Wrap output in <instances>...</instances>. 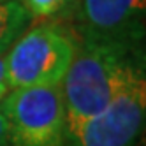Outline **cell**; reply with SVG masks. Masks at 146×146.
<instances>
[{
  "mask_svg": "<svg viewBox=\"0 0 146 146\" xmlns=\"http://www.w3.org/2000/svg\"><path fill=\"white\" fill-rule=\"evenodd\" d=\"M134 72L137 69L125 62L120 42L86 40L81 49H76L58 85L70 137L108 106Z\"/></svg>",
  "mask_w": 146,
  "mask_h": 146,
  "instance_id": "obj_1",
  "label": "cell"
},
{
  "mask_svg": "<svg viewBox=\"0 0 146 146\" xmlns=\"http://www.w3.org/2000/svg\"><path fill=\"white\" fill-rule=\"evenodd\" d=\"M72 37L55 25L28 30L11 44L5 62V81L11 88L58 86L76 55Z\"/></svg>",
  "mask_w": 146,
  "mask_h": 146,
  "instance_id": "obj_2",
  "label": "cell"
},
{
  "mask_svg": "<svg viewBox=\"0 0 146 146\" xmlns=\"http://www.w3.org/2000/svg\"><path fill=\"white\" fill-rule=\"evenodd\" d=\"M7 137L13 146H62L67 134L58 86L14 88L2 100Z\"/></svg>",
  "mask_w": 146,
  "mask_h": 146,
  "instance_id": "obj_3",
  "label": "cell"
},
{
  "mask_svg": "<svg viewBox=\"0 0 146 146\" xmlns=\"http://www.w3.org/2000/svg\"><path fill=\"white\" fill-rule=\"evenodd\" d=\"M146 109V83L137 70L95 118L72 135L76 146H134Z\"/></svg>",
  "mask_w": 146,
  "mask_h": 146,
  "instance_id": "obj_4",
  "label": "cell"
},
{
  "mask_svg": "<svg viewBox=\"0 0 146 146\" xmlns=\"http://www.w3.org/2000/svg\"><path fill=\"white\" fill-rule=\"evenodd\" d=\"M146 0H79L78 19L86 40L120 42L139 27Z\"/></svg>",
  "mask_w": 146,
  "mask_h": 146,
  "instance_id": "obj_5",
  "label": "cell"
},
{
  "mask_svg": "<svg viewBox=\"0 0 146 146\" xmlns=\"http://www.w3.org/2000/svg\"><path fill=\"white\" fill-rule=\"evenodd\" d=\"M30 14L23 4L16 0L0 2V55L21 35L30 23Z\"/></svg>",
  "mask_w": 146,
  "mask_h": 146,
  "instance_id": "obj_6",
  "label": "cell"
},
{
  "mask_svg": "<svg viewBox=\"0 0 146 146\" xmlns=\"http://www.w3.org/2000/svg\"><path fill=\"white\" fill-rule=\"evenodd\" d=\"M70 0H25V7L34 16H53L65 9Z\"/></svg>",
  "mask_w": 146,
  "mask_h": 146,
  "instance_id": "obj_7",
  "label": "cell"
},
{
  "mask_svg": "<svg viewBox=\"0 0 146 146\" xmlns=\"http://www.w3.org/2000/svg\"><path fill=\"white\" fill-rule=\"evenodd\" d=\"M7 141V123L2 111H0V146H4V143Z\"/></svg>",
  "mask_w": 146,
  "mask_h": 146,
  "instance_id": "obj_8",
  "label": "cell"
},
{
  "mask_svg": "<svg viewBox=\"0 0 146 146\" xmlns=\"http://www.w3.org/2000/svg\"><path fill=\"white\" fill-rule=\"evenodd\" d=\"M4 81H5V62H4V53H2L0 55V83H4Z\"/></svg>",
  "mask_w": 146,
  "mask_h": 146,
  "instance_id": "obj_9",
  "label": "cell"
},
{
  "mask_svg": "<svg viewBox=\"0 0 146 146\" xmlns=\"http://www.w3.org/2000/svg\"><path fill=\"white\" fill-rule=\"evenodd\" d=\"M9 90H11V86H9L5 81H4V83H0V102L4 100V97L9 93Z\"/></svg>",
  "mask_w": 146,
  "mask_h": 146,
  "instance_id": "obj_10",
  "label": "cell"
},
{
  "mask_svg": "<svg viewBox=\"0 0 146 146\" xmlns=\"http://www.w3.org/2000/svg\"><path fill=\"white\" fill-rule=\"evenodd\" d=\"M0 2H5V0H0Z\"/></svg>",
  "mask_w": 146,
  "mask_h": 146,
  "instance_id": "obj_11",
  "label": "cell"
}]
</instances>
